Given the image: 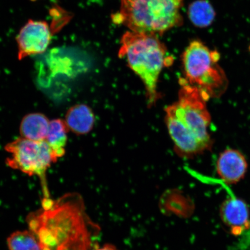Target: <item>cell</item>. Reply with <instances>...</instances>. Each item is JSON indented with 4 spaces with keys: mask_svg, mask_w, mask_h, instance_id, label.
Here are the masks:
<instances>
[{
    "mask_svg": "<svg viewBox=\"0 0 250 250\" xmlns=\"http://www.w3.org/2000/svg\"><path fill=\"white\" fill-rule=\"evenodd\" d=\"M92 250H118L115 246L107 245L103 246L101 248H97Z\"/></svg>",
    "mask_w": 250,
    "mask_h": 250,
    "instance_id": "cell-15",
    "label": "cell"
},
{
    "mask_svg": "<svg viewBox=\"0 0 250 250\" xmlns=\"http://www.w3.org/2000/svg\"><path fill=\"white\" fill-rule=\"evenodd\" d=\"M50 121L45 115L31 113L26 115L21 122L20 132L23 138L36 142L45 141Z\"/></svg>",
    "mask_w": 250,
    "mask_h": 250,
    "instance_id": "cell-11",
    "label": "cell"
},
{
    "mask_svg": "<svg viewBox=\"0 0 250 250\" xmlns=\"http://www.w3.org/2000/svg\"><path fill=\"white\" fill-rule=\"evenodd\" d=\"M215 12L207 0H197L189 5L188 17L196 27H207L213 22Z\"/></svg>",
    "mask_w": 250,
    "mask_h": 250,
    "instance_id": "cell-13",
    "label": "cell"
},
{
    "mask_svg": "<svg viewBox=\"0 0 250 250\" xmlns=\"http://www.w3.org/2000/svg\"><path fill=\"white\" fill-rule=\"evenodd\" d=\"M67 130L64 121L59 119L50 121L48 132L45 141L57 159L65 154Z\"/></svg>",
    "mask_w": 250,
    "mask_h": 250,
    "instance_id": "cell-12",
    "label": "cell"
},
{
    "mask_svg": "<svg viewBox=\"0 0 250 250\" xmlns=\"http://www.w3.org/2000/svg\"><path fill=\"white\" fill-rule=\"evenodd\" d=\"M220 216L223 223L234 236H239L250 228V211L242 199L228 198L221 205Z\"/></svg>",
    "mask_w": 250,
    "mask_h": 250,
    "instance_id": "cell-8",
    "label": "cell"
},
{
    "mask_svg": "<svg viewBox=\"0 0 250 250\" xmlns=\"http://www.w3.org/2000/svg\"><path fill=\"white\" fill-rule=\"evenodd\" d=\"M207 101L197 87L181 80L179 99L166 109V122L171 138L181 154H198L211 146Z\"/></svg>",
    "mask_w": 250,
    "mask_h": 250,
    "instance_id": "cell-2",
    "label": "cell"
},
{
    "mask_svg": "<svg viewBox=\"0 0 250 250\" xmlns=\"http://www.w3.org/2000/svg\"><path fill=\"white\" fill-rule=\"evenodd\" d=\"M220 59L217 51H211L200 41H193L182 56L186 78L181 80L197 87L208 101L217 98L228 85L226 74L218 63Z\"/></svg>",
    "mask_w": 250,
    "mask_h": 250,
    "instance_id": "cell-5",
    "label": "cell"
},
{
    "mask_svg": "<svg viewBox=\"0 0 250 250\" xmlns=\"http://www.w3.org/2000/svg\"><path fill=\"white\" fill-rule=\"evenodd\" d=\"M42 208L28 218V226L42 250H92L97 227L76 195L57 201L45 198Z\"/></svg>",
    "mask_w": 250,
    "mask_h": 250,
    "instance_id": "cell-1",
    "label": "cell"
},
{
    "mask_svg": "<svg viewBox=\"0 0 250 250\" xmlns=\"http://www.w3.org/2000/svg\"><path fill=\"white\" fill-rule=\"evenodd\" d=\"M120 56L126 58L131 69L143 81L149 104H154L158 98L159 77L167 64L165 45L155 34L130 31L122 39Z\"/></svg>",
    "mask_w": 250,
    "mask_h": 250,
    "instance_id": "cell-3",
    "label": "cell"
},
{
    "mask_svg": "<svg viewBox=\"0 0 250 250\" xmlns=\"http://www.w3.org/2000/svg\"><path fill=\"white\" fill-rule=\"evenodd\" d=\"M5 149L10 154L6 160L8 167L30 176H38L42 181L45 198H49L46 173L58 159L45 141L36 142L21 137L8 143Z\"/></svg>",
    "mask_w": 250,
    "mask_h": 250,
    "instance_id": "cell-6",
    "label": "cell"
},
{
    "mask_svg": "<svg viewBox=\"0 0 250 250\" xmlns=\"http://www.w3.org/2000/svg\"></svg>",
    "mask_w": 250,
    "mask_h": 250,
    "instance_id": "cell-16",
    "label": "cell"
},
{
    "mask_svg": "<svg viewBox=\"0 0 250 250\" xmlns=\"http://www.w3.org/2000/svg\"><path fill=\"white\" fill-rule=\"evenodd\" d=\"M183 0H121L119 20L134 32L161 34L180 26Z\"/></svg>",
    "mask_w": 250,
    "mask_h": 250,
    "instance_id": "cell-4",
    "label": "cell"
},
{
    "mask_svg": "<svg viewBox=\"0 0 250 250\" xmlns=\"http://www.w3.org/2000/svg\"><path fill=\"white\" fill-rule=\"evenodd\" d=\"M9 250H42L35 234L29 229L12 233L7 239Z\"/></svg>",
    "mask_w": 250,
    "mask_h": 250,
    "instance_id": "cell-14",
    "label": "cell"
},
{
    "mask_svg": "<svg viewBox=\"0 0 250 250\" xmlns=\"http://www.w3.org/2000/svg\"><path fill=\"white\" fill-rule=\"evenodd\" d=\"M64 122L68 129L78 135H83L92 130L95 115L88 106L77 104L67 111Z\"/></svg>",
    "mask_w": 250,
    "mask_h": 250,
    "instance_id": "cell-10",
    "label": "cell"
},
{
    "mask_svg": "<svg viewBox=\"0 0 250 250\" xmlns=\"http://www.w3.org/2000/svg\"><path fill=\"white\" fill-rule=\"evenodd\" d=\"M51 40V32L44 21H30L21 29L17 37L19 58L42 54Z\"/></svg>",
    "mask_w": 250,
    "mask_h": 250,
    "instance_id": "cell-7",
    "label": "cell"
},
{
    "mask_svg": "<svg viewBox=\"0 0 250 250\" xmlns=\"http://www.w3.org/2000/svg\"><path fill=\"white\" fill-rule=\"evenodd\" d=\"M217 174L224 182L235 184L245 177L248 162L238 149L227 148L219 155L217 161Z\"/></svg>",
    "mask_w": 250,
    "mask_h": 250,
    "instance_id": "cell-9",
    "label": "cell"
}]
</instances>
